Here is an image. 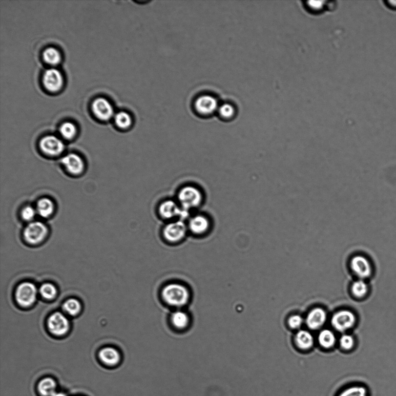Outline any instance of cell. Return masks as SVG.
<instances>
[{
	"instance_id": "6da1fadb",
	"label": "cell",
	"mask_w": 396,
	"mask_h": 396,
	"mask_svg": "<svg viewBox=\"0 0 396 396\" xmlns=\"http://www.w3.org/2000/svg\"><path fill=\"white\" fill-rule=\"evenodd\" d=\"M164 301L167 304L175 308H181L188 304L190 293L187 288L178 283L169 284L162 292Z\"/></svg>"
},
{
	"instance_id": "7a4b0ae2",
	"label": "cell",
	"mask_w": 396,
	"mask_h": 396,
	"mask_svg": "<svg viewBox=\"0 0 396 396\" xmlns=\"http://www.w3.org/2000/svg\"><path fill=\"white\" fill-rule=\"evenodd\" d=\"M179 205L185 211L195 209L202 204L203 196L199 188L188 185L179 190L178 194Z\"/></svg>"
},
{
	"instance_id": "3957f363",
	"label": "cell",
	"mask_w": 396,
	"mask_h": 396,
	"mask_svg": "<svg viewBox=\"0 0 396 396\" xmlns=\"http://www.w3.org/2000/svg\"><path fill=\"white\" fill-rule=\"evenodd\" d=\"M37 289L35 284L24 282L17 288L15 298L18 304L22 307L28 308L33 305L37 299Z\"/></svg>"
},
{
	"instance_id": "277c9868",
	"label": "cell",
	"mask_w": 396,
	"mask_h": 396,
	"mask_svg": "<svg viewBox=\"0 0 396 396\" xmlns=\"http://www.w3.org/2000/svg\"><path fill=\"white\" fill-rule=\"evenodd\" d=\"M188 228V226L182 220L170 222L163 229V236L169 243H178L184 239Z\"/></svg>"
},
{
	"instance_id": "5b68a950",
	"label": "cell",
	"mask_w": 396,
	"mask_h": 396,
	"mask_svg": "<svg viewBox=\"0 0 396 396\" xmlns=\"http://www.w3.org/2000/svg\"><path fill=\"white\" fill-rule=\"evenodd\" d=\"M47 234V228L41 222H31L24 231V239L31 244L42 242Z\"/></svg>"
},
{
	"instance_id": "8992f818",
	"label": "cell",
	"mask_w": 396,
	"mask_h": 396,
	"mask_svg": "<svg viewBox=\"0 0 396 396\" xmlns=\"http://www.w3.org/2000/svg\"><path fill=\"white\" fill-rule=\"evenodd\" d=\"M47 325L49 332L56 336L65 335L70 329L67 318L60 312L52 314L48 318Z\"/></svg>"
},
{
	"instance_id": "52a82bcc",
	"label": "cell",
	"mask_w": 396,
	"mask_h": 396,
	"mask_svg": "<svg viewBox=\"0 0 396 396\" xmlns=\"http://www.w3.org/2000/svg\"><path fill=\"white\" fill-rule=\"evenodd\" d=\"M40 146L43 152L53 156L60 155L64 150L63 142L54 135L43 138L40 141Z\"/></svg>"
},
{
	"instance_id": "ba28073f",
	"label": "cell",
	"mask_w": 396,
	"mask_h": 396,
	"mask_svg": "<svg viewBox=\"0 0 396 396\" xmlns=\"http://www.w3.org/2000/svg\"><path fill=\"white\" fill-rule=\"evenodd\" d=\"M188 212L182 209L179 204L172 200L165 201L159 207V215L165 219H171L186 215Z\"/></svg>"
},
{
	"instance_id": "9c48e42d",
	"label": "cell",
	"mask_w": 396,
	"mask_h": 396,
	"mask_svg": "<svg viewBox=\"0 0 396 396\" xmlns=\"http://www.w3.org/2000/svg\"><path fill=\"white\" fill-rule=\"evenodd\" d=\"M355 321L354 314L348 311L339 312L332 318L333 327L339 332H345L351 329L354 326Z\"/></svg>"
},
{
	"instance_id": "30bf717a",
	"label": "cell",
	"mask_w": 396,
	"mask_h": 396,
	"mask_svg": "<svg viewBox=\"0 0 396 396\" xmlns=\"http://www.w3.org/2000/svg\"><path fill=\"white\" fill-rule=\"evenodd\" d=\"M45 87L51 92H57L63 86V80L60 71L51 69L46 70L43 76Z\"/></svg>"
},
{
	"instance_id": "8fae6325",
	"label": "cell",
	"mask_w": 396,
	"mask_h": 396,
	"mask_svg": "<svg viewBox=\"0 0 396 396\" xmlns=\"http://www.w3.org/2000/svg\"><path fill=\"white\" fill-rule=\"evenodd\" d=\"M95 116L101 120L106 121L113 117L114 110L110 102L104 98H98L92 104Z\"/></svg>"
},
{
	"instance_id": "7c38bea8",
	"label": "cell",
	"mask_w": 396,
	"mask_h": 396,
	"mask_svg": "<svg viewBox=\"0 0 396 396\" xmlns=\"http://www.w3.org/2000/svg\"><path fill=\"white\" fill-rule=\"evenodd\" d=\"M62 163L67 171L72 174H81L84 169V163L83 160L76 154L71 153L65 156L62 159Z\"/></svg>"
},
{
	"instance_id": "4fadbf2b",
	"label": "cell",
	"mask_w": 396,
	"mask_h": 396,
	"mask_svg": "<svg viewBox=\"0 0 396 396\" xmlns=\"http://www.w3.org/2000/svg\"><path fill=\"white\" fill-rule=\"evenodd\" d=\"M353 271L361 278H366L371 276L372 268L368 260L362 256H356L351 262Z\"/></svg>"
},
{
	"instance_id": "5bb4252c",
	"label": "cell",
	"mask_w": 396,
	"mask_h": 396,
	"mask_svg": "<svg viewBox=\"0 0 396 396\" xmlns=\"http://www.w3.org/2000/svg\"><path fill=\"white\" fill-rule=\"evenodd\" d=\"M210 222L207 216L196 215L190 219L188 225L191 233L197 235L203 234L209 230Z\"/></svg>"
},
{
	"instance_id": "9a60e30c",
	"label": "cell",
	"mask_w": 396,
	"mask_h": 396,
	"mask_svg": "<svg viewBox=\"0 0 396 396\" xmlns=\"http://www.w3.org/2000/svg\"><path fill=\"white\" fill-rule=\"evenodd\" d=\"M196 109L202 114H211L218 108V102L210 95H203L197 99L195 103Z\"/></svg>"
},
{
	"instance_id": "2e32d148",
	"label": "cell",
	"mask_w": 396,
	"mask_h": 396,
	"mask_svg": "<svg viewBox=\"0 0 396 396\" xmlns=\"http://www.w3.org/2000/svg\"><path fill=\"white\" fill-rule=\"evenodd\" d=\"M326 312L322 309H314L308 314L306 323L310 329H318L326 322Z\"/></svg>"
},
{
	"instance_id": "e0dca14e",
	"label": "cell",
	"mask_w": 396,
	"mask_h": 396,
	"mask_svg": "<svg viewBox=\"0 0 396 396\" xmlns=\"http://www.w3.org/2000/svg\"><path fill=\"white\" fill-rule=\"evenodd\" d=\"M99 356L101 360L108 366H115L121 360L119 352L116 349L111 347L102 349Z\"/></svg>"
},
{
	"instance_id": "ac0fdd59",
	"label": "cell",
	"mask_w": 396,
	"mask_h": 396,
	"mask_svg": "<svg viewBox=\"0 0 396 396\" xmlns=\"http://www.w3.org/2000/svg\"><path fill=\"white\" fill-rule=\"evenodd\" d=\"M36 210L37 213L42 217L48 218L54 211V204L50 199L43 198L37 203Z\"/></svg>"
},
{
	"instance_id": "d6986e66",
	"label": "cell",
	"mask_w": 396,
	"mask_h": 396,
	"mask_svg": "<svg viewBox=\"0 0 396 396\" xmlns=\"http://www.w3.org/2000/svg\"><path fill=\"white\" fill-rule=\"evenodd\" d=\"M171 322L176 329L184 330L189 323V317L184 311H176L171 315Z\"/></svg>"
},
{
	"instance_id": "ffe728a7",
	"label": "cell",
	"mask_w": 396,
	"mask_h": 396,
	"mask_svg": "<svg viewBox=\"0 0 396 396\" xmlns=\"http://www.w3.org/2000/svg\"><path fill=\"white\" fill-rule=\"evenodd\" d=\"M297 345L302 349H310L313 345V338L310 333L306 331H300L296 335Z\"/></svg>"
},
{
	"instance_id": "44dd1931",
	"label": "cell",
	"mask_w": 396,
	"mask_h": 396,
	"mask_svg": "<svg viewBox=\"0 0 396 396\" xmlns=\"http://www.w3.org/2000/svg\"><path fill=\"white\" fill-rule=\"evenodd\" d=\"M56 383L51 378L42 379L39 384V391L44 396H52L55 393Z\"/></svg>"
},
{
	"instance_id": "7402d4cb",
	"label": "cell",
	"mask_w": 396,
	"mask_h": 396,
	"mask_svg": "<svg viewBox=\"0 0 396 396\" xmlns=\"http://www.w3.org/2000/svg\"><path fill=\"white\" fill-rule=\"evenodd\" d=\"M320 345L325 348H332L335 342V337L330 330H325L321 332L318 336Z\"/></svg>"
},
{
	"instance_id": "603a6c76",
	"label": "cell",
	"mask_w": 396,
	"mask_h": 396,
	"mask_svg": "<svg viewBox=\"0 0 396 396\" xmlns=\"http://www.w3.org/2000/svg\"><path fill=\"white\" fill-rule=\"evenodd\" d=\"M43 58L46 63L51 65L58 64L61 60L60 52L54 48L46 49L43 54Z\"/></svg>"
},
{
	"instance_id": "cb8c5ba5",
	"label": "cell",
	"mask_w": 396,
	"mask_h": 396,
	"mask_svg": "<svg viewBox=\"0 0 396 396\" xmlns=\"http://www.w3.org/2000/svg\"><path fill=\"white\" fill-rule=\"evenodd\" d=\"M63 308L69 315H76L81 311L82 306L78 300L72 298L68 299L64 302Z\"/></svg>"
},
{
	"instance_id": "d4e9b609",
	"label": "cell",
	"mask_w": 396,
	"mask_h": 396,
	"mask_svg": "<svg viewBox=\"0 0 396 396\" xmlns=\"http://www.w3.org/2000/svg\"><path fill=\"white\" fill-rule=\"evenodd\" d=\"M338 396H368V392L363 386H354L346 389Z\"/></svg>"
},
{
	"instance_id": "484cf974",
	"label": "cell",
	"mask_w": 396,
	"mask_h": 396,
	"mask_svg": "<svg viewBox=\"0 0 396 396\" xmlns=\"http://www.w3.org/2000/svg\"><path fill=\"white\" fill-rule=\"evenodd\" d=\"M115 123L119 128L126 129L131 126L132 119L131 116L127 113L120 112L117 113L115 116Z\"/></svg>"
},
{
	"instance_id": "4316f807",
	"label": "cell",
	"mask_w": 396,
	"mask_h": 396,
	"mask_svg": "<svg viewBox=\"0 0 396 396\" xmlns=\"http://www.w3.org/2000/svg\"><path fill=\"white\" fill-rule=\"evenodd\" d=\"M40 293L43 298L46 299L51 300L55 298V297L57 296V290L53 284L46 283L43 284V285L40 287Z\"/></svg>"
},
{
	"instance_id": "83f0119b",
	"label": "cell",
	"mask_w": 396,
	"mask_h": 396,
	"mask_svg": "<svg viewBox=\"0 0 396 396\" xmlns=\"http://www.w3.org/2000/svg\"><path fill=\"white\" fill-rule=\"evenodd\" d=\"M60 132L64 138L70 140L75 137L77 129L73 123L66 122L61 126Z\"/></svg>"
},
{
	"instance_id": "f1b7e54d",
	"label": "cell",
	"mask_w": 396,
	"mask_h": 396,
	"mask_svg": "<svg viewBox=\"0 0 396 396\" xmlns=\"http://www.w3.org/2000/svg\"><path fill=\"white\" fill-rule=\"evenodd\" d=\"M352 292L358 298H363L368 292L367 284L363 280L355 281L353 284Z\"/></svg>"
},
{
	"instance_id": "f546056e",
	"label": "cell",
	"mask_w": 396,
	"mask_h": 396,
	"mask_svg": "<svg viewBox=\"0 0 396 396\" xmlns=\"http://www.w3.org/2000/svg\"><path fill=\"white\" fill-rule=\"evenodd\" d=\"M37 210L31 206H26L21 211V217L24 221L30 222L33 220L37 214Z\"/></svg>"
},
{
	"instance_id": "4dcf8cb0",
	"label": "cell",
	"mask_w": 396,
	"mask_h": 396,
	"mask_svg": "<svg viewBox=\"0 0 396 396\" xmlns=\"http://www.w3.org/2000/svg\"><path fill=\"white\" fill-rule=\"evenodd\" d=\"M219 111L221 115L224 118H230L233 116L234 109L231 104H225L222 105L219 108Z\"/></svg>"
},
{
	"instance_id": "1f68e13d",
	"label": "cell",
	"mask_w": 396,
	"mask_h": 396,
	"mask_svg": "<svg viewBox=\"0 0 396 396\" xmlns=\"http://www.w3.org/2000/svg\"><path fill=\"white\" fill-rule=\"evenodd\" d=\"M340 343L342 347L345 350H349L354 346V339L350 335H345L341 337Z\"/></svg>"
},
{
	"instance_id": "d6a6232c",
	"label": "cell",
	"mask_w": 396,
	"mask_h": 396,
	"mask_svg": "<svg viewBox=\"0 0 396 396\" xmlns=\"http://www.w3.org/2000/svg\"><path fill=\"white\" fill-rule=\"evenodd\" d=\"M303 319L300 315H295L290 318L289 323L290 326L293 329H298L301 326Z\"/></svg>"
},
{
	"instance_id": "836d02e7",
	"label": "cell",
	"mask_w": 396,
	"mask_h": 396,
	"mask_svg": "<svg viewBox=\"0 0 396 396\" xmlns=\"http://www.w3.org/2000/svg\"><path fill=\"white\" fill-rule=\"evenodd\" d=\"M390 4H391L392 6H394V7H396V1H389Z\"/></svg>"
},
{
	"instance_id": "e575fe53",
	"label": "cell",
	"mask_w": 396,
	"mask_h": 396,
	"mask_svg": "<svg viewBox=\"0 0 396 396\" xmlns=\"http://www.w3.org/2000/svg\"><path fill=\"white\" fill-rule=\"evenodd\" d=\"M52 396H66V395H64L63 394H60V393H59V394H55Z\"/></svg>"
}]
</instances>
